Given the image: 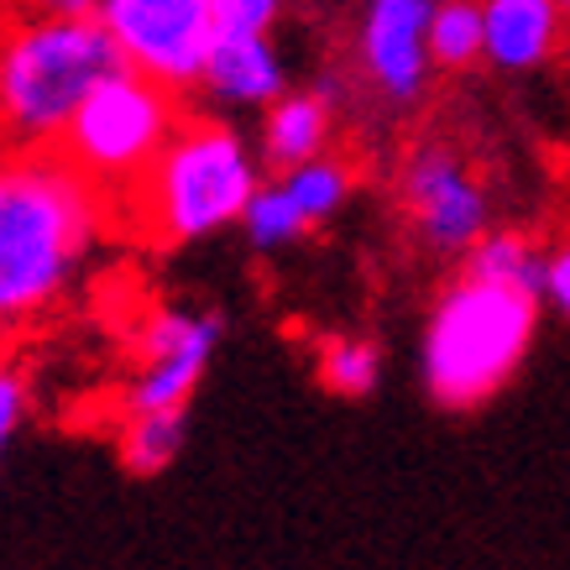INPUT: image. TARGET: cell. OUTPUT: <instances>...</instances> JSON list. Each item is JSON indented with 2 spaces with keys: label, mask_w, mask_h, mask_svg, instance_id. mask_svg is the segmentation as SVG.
Segmentation results:
<instances>
[{
  "label": "cell",
  "mask_w": 570,
  "mask_h": 570,
  "mask_svg": "<svg viewBox=\"0 0 570 570\" xmlns=\"http://www.w3.org/2000/svg\"><path fill=\"white\" fill-rule=\"evenodd\" d=\"M116 220V199L69 157L0 153V335L48 320L85 283Z\"/></svg>",
  "instance_id": "6da1fadb"
},
{
  "label": "cell",
  "mask_w": 570,
  "mask_h": 570,
  "mask_svg": "<svg viewBox=\"0 0 570 570\" xmlns=\"http://www.w3.org/2000/svg\"><path fill=\"white\" fill-rule=\"evenodd\" d=\"M262 189L257 141L215 110L184 116L141 184L121 199L126 220L153 246H194L242 225Z\"/></svg>",
  "instance_id": "7a4b0ae2"
},
{
  "label": "cell",
  "mask_w": 570,
  "mask_h": 570,
  "mask_svg": "<svg viewBox=\"0 0 570 570\" xmlns=\"http://www.w3.org/2000/svg\"><path fill=\"white\" fill-rule=\"evenodd\" d=\"M121 52L100 17H27L0 27V137L52 153L79 105L121 73Z\"/></svg>",
  "instance_id": "3957f363"
},
{
  "label": "cell",
  "mask_w": 570,
  "mask_h": 570,
  "mask_svg": "<svg viewBox=\"0 0 570 570\" xmlns=\"http://www.w3.org/2000/svg\"><path fill=\"white\" fill-rule=\"evenodd\" d=\"M544 298L455 273L430 304L419 335V377L434 409L471 414L519 377L539 335Z\"/></svg>",
  "instance_id": "277c9868"
},
{
  "label": "cell",
  "mask_w": 570,
  "mask_h": 570,
  "mask_svg": "<svg viewBox=\"0 0 570 570\" xmlns=\"http://www.w3.org/2000/svg\"><path fill=\"white\" fill-rule=\"evenodd\" d=\"M178 121H184V110H178L174 89L121 69L79 105V116L69 121L58 153L69 157L95 189L121 205L141 184V174L157 163V153L168 147Z\"/></svg>",
  "instance_id": "5b68a950"
},
{
  "label": "cell",
  "mask_w": 570,
  "mask_h": 570,
  "mask_svg": "<svg viewBox=\"0 0 570 570\" xmlns=\"http://www.w3.org/2000/svg\"><path fill=\"white\" fill-rule=\"evenodd\" d=\"M397 209L430 257H466L492 230V189L450 141L424 137L397 163Z\"/></svg>",
  "instance_id": "8992f818"
},
{
  "label": "cell",
  "mask_w": 570,
  "mask_h": 570,
  "mask_svg": "<svg viewBox=\"0 0 570 570\" xmlns=\"http://www.w3.org/2000/svg\"><path fill=\"white\" fill-rule=\"evenodd\" d=\"M225 341L220 309H189V304H157L137 325V366L121 387L126 414H168L189 409L194 387L205 382L209 362Z\"/></svg>",
  "instance_id": "52a82bcc"
},
{
  "label": "cell",
  "mask_w": 570,
  "mask_h": 570,
  "mask_svg": "<svg viewBox=\"0 0 570 570\" xmlns=\"http://www.w3.org/2000/svg\"><path fill=\"white\" fill-rule=\"evenodd\" d=\"M100 27L126 69L174 95L199 85L215 42L209 0H100Z\"/></svg>",
  "instance_id": "ba28073f"
},
{
  "label": "cell",
  "mask_w": 570,
  "mask_h": 570,
  "mask_svg": "<svg viewBox=\"0 0 570 570\" xmlns=\"http://www.w3.org/2000/svg\"><path fill=\"white\" fill-rule=\"evenodd\" d=\"M430 11L434 0H366L351 37L356 79L387 116H414L430 100Z\"/></svg>",
  "instance_id": "9c48e42d"
},
{
  "label": "cell",
  "mask_w": 570,
  "mask_h": 570,
  "mask_svg": "<svg viewBox=\"0 0 570 570\" xmlns=\"http://www.w3.org/2000/svg\"><path fill=\"white\" fill-rule=\"evenodd\" d=\"M194 95L225 121L262 116L273 100L288 95V63H283L273 37H215Z\"/></svg>",
  "instance_id": "30bf717a"
},
{
  "label": "cell",
  "mask_w": 570,
  "mask_h": 570,
  "mask_svg": "<svg viewBox=\"0 0 570 570\" xmlns=\"http://www.w3.org/2000/svg\"><path fill=\"white\" fill-rule=\"evenodd\" d=\"M566 42L560 0H482V63L498 73L544 69Z\"/></svg>",
  "instance_id": "8fae6325"
},
{
  "label": "cell",
  "mask_w": 570,
  "mask_h": 570,
  "mask_svg": "<svg viewBox=\"0 0 570 570\" xmlns=\"http://www.w3.org/2000/svg\"><path fill=\"white\" fill-rule=\"evenodd\" d=\"M341 105L325 100L320 89H288L283 100H273L257 116V157L262 168L273 174H288V168H304L314 157H330V141H335V116Z\"/></svg>",
  "instance_id": "7c38bea8"
},
{
  "label": "cell",
  "mask_w": 570,
  "mask_h": 570,
  "mask_svg": "<svg viewBox=\"0 0 570 570\" xmlns=\"http://www.w3.org/2000/svg\"><path fill=\"white\" fill-rule=\"evenodd\" d=\"M461 273L482 277V283H498V288H519V294L544 298V246L523 230H508V225H492L482 242L461 257Z\"/></svg>",
  "instance_id": "4fadbf2b"
},
{
  "label": "cell",
  "mask_w": 570,
  "mask_h": 570,
  "mask_svg": "<svg viewBox=\"0 0 570 570\" xmlns=\"http://www.w3.org/2000/svg\"><path fill=\"white\" fill-rule=\"evenodd\" d=\"M273 184H277V194L288 199V209L304 220V230H320V225H330L351 205V194H356V168H351L346 157L330 153V157L304 163V168L273 174Z\"/></svg>",
  "instance_id": "5bb4252c"
},
{
  "label": "cell",
  "mask_w": 570,
  "mask_h": 570,
  "mask_svg": "<svg viewBox=\"0 0 570 570\" xmlns=\"http://www.w3.org/2000/svg\"><path fill=\"white\" fill-rule=\"evenodd\" d=\"M189 445V409H168V414H126L121 424V466L131 476H163Z\"/></svg>",
  "instance_id": "9a60e30c"
},
{
  "label": "cell",
  "mask_w": 570,
  "mask_h": 570,
  "mask_svg": "<svg viewBox=\"0 0 570 570\" xmlns=\"http://www.w3.org/2000/svg\"><path fill=\"white\" fill-rule=\"evenodd\" d=\"M314 372L335 397H372L382 387V346L366 335H325L314 351Z\"/></svg>",
  "instance_id": "2e32d148"
},
{
  "label": "cell",
  "mask_w": 570,
  "mask_h": 570,
  "mask_svg": "<svg viewBox=\"0 0 570 570\" xmlns=\"http://www.w3.org/2000/svg\"><path fill=\"white\" fill-rule=\"evenodd\" d=\"M430 58L434 73H466L482 63V0H434Z\"/></svg>",
  "instance_id": "e0dca14e"
},
{
  "label": "cell",
  "mask_w": 570,
  "mask_h": 570,
  "mask_svg": "<svg viewBox=\"0 0 570 570\" xmlns=\"http://www.w3.org/2000/svg\"><path fill=\"white\" fill-rule=\"evenodd\" d=\"M288 0H209L215 37H273Z\"/></svg>",
  "instance_id": "ac0fdd59"
},
{
  "label": "cell",
  "mask_w": 570,
  "mask_h": 570,
  "mask_svg": "<svg viewBox=\"0 0 570 570\" xmlns=\"http://www.w3.org/2000/svg\"><path fill=\"white\" fill-rule=\"evenodd\" d=\"M27 414H32V382H27V372L17 362H0V461H6V450L17 445Z\"/></svg>",
  "instance_id": "d6986e66"
},
{
  "label": "cell",
  "mask_w": 570,
  "mask_h": 570,
  "mask_svg": "<svg viewBox=\"0 0 570 570\" xmlns=\"http://www.w3.org/2000/svg\"><path fill=\"white\" fill-rule=\"evenodd\" d=\"M544 304L570 325V236L544 252Z\"/></svg>",
  "instance_id": "ffe728a7"
},
{
  "label": "cell",
  "mask_w": 570,
  "mask_h": 570,
  "mask_svg": "<svg viewBox=\"0 0 570 570\" xmlns=\"http://www.w3.org/2000/svg\"><path fill=\"white\" fill-rule=\"evenodd\" d=\"M27 17H100V0H17Z\"/></svg>",
  "instance_id": "44dd1931"
},
{
  "label": "cell",
  "mask_w": 570,
  "mask_h": 570,
  "mask_svg": "<svg viewBox=\"0 0 570 570\" xmlns=\"http://www.w3.org/2000/svg\"><path fill=\"white\" fill-rule=\"evenodd\" d=\"M560 11H566V21H570V0H560Z\"/></svg>",
  "instance_id": "7402d4cb"
}]
</instances>
